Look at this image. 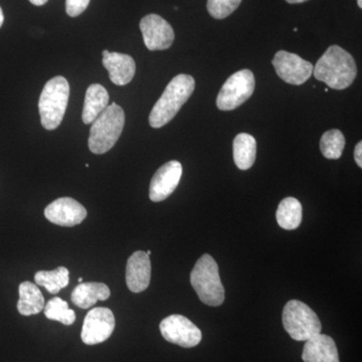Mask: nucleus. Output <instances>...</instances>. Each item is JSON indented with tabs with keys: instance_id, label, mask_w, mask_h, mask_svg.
<instances>
[{
	"instance_id": "14",
	"label": "nucleus",
	"mask_w": 362,
	"mask_h": 362,
	"mask_svg": "<svg viewBox=\"0 0 362 362\" xmlns=\"http://www.w3.org/2000/svg\"><path fill=\"white\" fill-rule=\"evenodd\" d=\"M151 263L146 252L137 251L128 259L126 267V283L133 293H141L149 287Z\"/></svg>"
},
{
	"instance_id": "27",
	"label": "nucleus",
	"mask_w": 362,
	"mask_h": 362,
	"mask_svg": "<svg viewBox=\"0 0 362 362\" xmlns=\"http://www.w3.org/2000/svg\"><path fill=\"white\" fill-rule=\"evenodd\" d=\"M354 159H356V162L357 165L359 168H362V143L358 142L356 144V149H354Z\"/></svg>"
},
{
	"instance_id": "10",
	"label": "nucleus",
	"mask_w": 362,
	"mask_h": 362,
	"mask_svg": "<svg viewBox=\"0 0 362 362\" xmlns=\"http://www.w3.org/2000/svg\"><path fill=\"white\" fill-rule=\"evenodd\" d=\"M276 73L288 84L300 86L306 83L313 74L314 66L298 54L278 52L272 61Z\"/></svg>"
},
{
	"instance_id": "4",
	"label": "nucleus",
	"mask_w": 362,
	"mask_h": 362,
	"mask_svg": "<svg viewBox=\"0 0 362 362\" xmlns=\"http://www.w3.org/2000/svg\"><path fill=\"white\" fill-rule=\"evenodd\" d=\"M190 284L202 303L218 307L225 301L218 265L211 255H204L190 274Z\"/></svg>"
},
{
	"instance_id": "6",
	"label": "nucleus",
	"mask_w": 362,
	"mask_h": 362,
	"mask_svg": "<svg viewBox=\"0 0 362 362\" xmlns=\"http://www.w3.org/2000/svg\"><path fill=\"white\" fill-rule=\"evenodd\" d=\"M282 320L286 332L296 341H307L322 330L315 312L299 300H291L285 305Z\"/></svg>"
},
{
	"instance_id": "33",
	"label": "nucleus",
	"mask_w": 362,
	"mask_h": 362,
	"mask_svg": "<svg viewBox=\"0 0 362 362\" xmlns=\"http://www.w3.org/2000/svg\"><path fill=\"white\" fill-rule=\"evenodd\" d=\"M146 254L150 257V255H151V251H147Z\"/></svg>"
},
{
	"instance_id": "8",
	"label": "nucleus",
	"mask_w": 362,
	"mask_h": 362,
	"mask_svg": "<svg viewBox=\"0 0 362 362\" xmlns=\"http://www.w3.org/2000/svg\"><path fill=\"white\" fill-rule=\"evenodd\" d=\"M160 332L166 341L192 349L202 341V331L189 319L182 315H170L161 321Z\"/></svg>"
},
{
	"instance_id": "24",
	"label": "nucleus",
	"mask_w": 362,
	"mask_h": 362,
	"mask_svg": "<svg viewBox=\"0 0 362 362\" xmlns=\"http://www.w3.org/2000/svg\"><path fill=\"white\" fill-rule=\"evenodd\" d=\"M345 146L344 135L341 131L332 129L324 133L320 140V150L327 159H338L342 156Z\"/></svg>"
},
{
	"instance_id": "31",
	"label": "nucleus",
	"mask_w": 362,
	"mask_h": 362,
	"mask_svg": "<svg viewBox=\"0 0 362 362\" xmlns=\"http://www.w3.org/2000/svg\"><path fill=\"white\" fill-rule=\"evenodd\" d=\"M357 4H358L359 8H362V0H357Z\"/></svg>"
},
{
	"instance_id": "20",
	"label": "nucleus",
	"mask_w": 362,
	"mask_h": 362,
	"mask_svg": "<svg viewBox=\"0 0 362 362\" xmlns=\"http://www.w3.org/2000/svg\"><path fill=\"white\" fill-rule=\"evenodd\" d=\"M233 160L240 170H247L256 160L257 142L252 135L240 133L233 140Z\"/></svg>"
},
{
	"instance_id": "7",
	"label": "nucleus",
	"mask_w": 362,
	"mask_h": 362,
	"mask_svg": "<svg viewBox=\"0 0 362 362\" xmlns=\"http://www.w3.org/2000/svg\"><path fill=\"white\" fill-rule=\"evenodd\" d=\"M254 90V74L250 70L237 71L221 87L216 98V106L221 111L235 110L251 98Z\"/></svg>"
},
{
	"instance_id": "2",
	"label": "nucleus",
	"mask_w": 362,
	"mask_h": 362,
	"mask_svg": "<svg viewBox=\"0 0 362 362\" xmlns=\"http://www.w3.org/2000/svg\"><path fill=\"white\" fill-rule=\"evenodd\" d=\"M194 88L195 81L192 76L180 74L173 78L150 113V126L158 129L170 122L192 96Z\"/></svg>"
},
{
	"instance_id": "25",
	"label": "nucleus",
	"mask_w": 362,
	"mask_h": 362,
	"mask_svg": "<svg viewBox=\"0 0 362 362\" xmlns=\"http://www.w3.org/2000/svg\"><path fill=\"white\" fill-rule=\"evenodd\" d=\"M242 0H207L206 8L216 20H223L240 6Z\"/></svg>"
},
{
	"instance_id": "16",
	"label": "nucleus",
	"mask_w": 362,
	"mask_h": 362,
	"mask_svg": "<svg viewBox=\"0 0 362 362\" xmlns=\"http://www.w3.org/2000/svg\"><path fill=\"white\" fill-rule=\"evenodd\" d=\"M302 359L304 362H340L334 340L321 333L305 343Z\"/></svg>"
},
{
	"instance_id": "32",
	"label": "nucleus",
	"mask_w": 362,
	"mask_h": 362,
	"mask_svg": "<svg viewBox=\"0 0 362 362\" xmlns=\"http://www.w3.org/2000/svg\"><path fill=\"white\" fill-rule=\"evenodd\" d=\"M78 282L82 283L83 282V278H78Z\"/></svg>"
},
{
	"instance_id": "26",
	"label": "nucleus",
	"mask_w": 362,
	"mask_h": 362,
	"mask_svg": "<svg viewBox=\"0 0 362 362\" xmlns=\"http://www.w3.org/2000/svg\"><path fill=\"white\" fill-rule=\"evenodd\" d=\"M90 0H66V11L71 18H77L84 13Z\"/></svg>"
},
{
	"instance_id": "11",
	"label": "nucleus",
	"mask_w": 362,
	"mask_h": 362,
	"mask_svg": "<svg viewBox=\"0 0 362 362\" xmlns=\"http://www.w3.org/2000/svg\"><path fill=\"white\" fill-rule=\"evenodd\" d=\"M143 40L149 51H164L175 42L173 26L158 14H148L140 21Z\"/></svg>"
},
{
	"instance_id": "23",
	"label": "nucleus",
	"mask_w": 362,
	"mask_h": 362,
	"mask_svg": "<svg viewBox=\"0 0 362 362\" xmlns=\"http://www.w3.org/2000/svg\"><path fill=\"white\" fill-rule=\"evenodd\" d=\"M44 310L47 319L59 321L64 325H71L76 321L75 311L71 310L68 303L61 298H52L45 305Z\"/></svg>"
},
{
	"instance_id": "15",
	"label": "nucleus",
	"mask_w": 362,
	"mask_h": 362,
	"mask_svg": "<svg viewBox=\"0 0 362 362\" xmlns=\"http://www.w3.org/2000/svg\"><path fill=\"white\" fill-rule=\"evenodd\" d=\"M103 66L109 73L112 83L117 86L129 84L135 76L136 64L130 56L120 52H110L105 49L102 52Z\"/></svg>"
},
{
	"instance_id": "1",
	"label": "nucleus",
	"mask_w": 362,
	"mask_h": 362,
	"mask_svg": "<svg viewBox=\"0 0 362 362\" xmlns=\"http://www.w3.org/2000/svg\"><path fill=\"white\" fill-rule=\"evenodd\" d=\"M317 80L334 90H344L356 80L357 66L354 57L338 45H331L314 66Z\"/></svg>"
},
{
	"instance_id": "22",
	"label": "nucleus",
	"mask_w": 362,
	"mask_h": 362,
	"mask_svg": "<svg viewBox=\"0 0 362 362\" xmlns=\"http://www.w3.org/2000/svg\"><path fill=\"white\" fill-rule=\"evenodd\" d=\"M68 269L59 267L54 271H40L35 275L37 285L42 286L51 294H58L62 289L66 288L70 282Z\"/></svg>"
},
{
	"instance_id": "12",
	"label": "nucleus",
	"mask_w": 362,
	"mask_h": 362,
	"mask_svg": "<svg viewBox=\"0 0 362 362\" xmlns=\"http://www.w3.org/2000/svg\"><path fill=\"white\" fill-rule=\"evenodd\" d=\"M182 165L180 162L171 160L162 165L150 182V199L154 202L165 201L180 185Z\"/></svg>"
},
{
	"instance_id": "3",
	"label": "nucleus",
	"mask_w": 362,
	"mask_h": 362,
	"mask_svg": "<svg viewBox=\"0 0 362 362\" xmlns=\"http://www.w3.org/2000/svg\"><path fill=\"white\" fill-rule=\"evenodd\" d=\"M125 113L119 105H109L92 123L89 149L94 154H104L113 148L123 132Z\"/></svg>"
},
{
	"instance_id": "30",
	"label": "nucleus",
	"mask_w": 362,
	"mask_h": 362,
	"mask_svg": "<svg viewBox=\"0 0 362 362\" xmlns=\"http://www.w3.org/2000/svg\"><path fill=\"white\" fill-rule=\"evenodd\" d=\"M4 11H2L1 7H0V28H1L2 25H4Z\"/></svg>"
},
{
	"instance_id": "5",
	"label": "nucleus",
	"mask_w": 362,
	"mask_h": 362,
	"mask_svg": "<svg viewBox=\"0 0 362 362\" xmlns=\"http://www.w3.org/2000/svg\"><path fill=\"white\" fill-rule=\"evenodd\" d=\"M70 85L62 76L51 78L40 94L39 110L40 122L47 130H54L61 125L68 107Z\"/></svg>"
},
{
	"instance_id": "29",
	"label": "nucleus",
	"mask_w": 362,
	"mask_h": 362,
	"mask_svg": "<svg viewBox=\"0 0 362 362\" xmlns=\"http://www.w3.org/2000/svg\"><path fill=\"white\" fill-rule=\"evenodd\" d=\"M288 4H303V2L308 1V0H286Z\"/></svg>"
},
{
	"instance_id": "13",
	"label": "nucleus",
	"mask_w": 362,
	"mask_h": 362,
	"mask_svg": "<svg viewBox=\"0 0 362 362\" xmlns=\"http://www.w3.org/2000/svg\"><path fill=\"white\" fill-rule=\"evenodd\" d=\"M45 216L54 225L75 226L87 218V211L76 199L62 197L45 207Z\"/></svg>"
},
{
	"instance_id": "9",
	"label": "nucleus",
	"mask_w": 362,
	"mask_h": 362,
	"mask_svg": "<svg viewBox=\"0 0 362 362\" xmlns=\"http://www.w3.org/2000/svg\"><path fill=\"white\" fill-rule=\"evenodd\" d=\"M115 326V316L110 309L104 307L92 309L85 317L81 338L85 344H99L110 338Z\"/></svg>"
},
{
	"instance_id": "21",
	"label": "nucleus",
	"mask_w": 362,
	"mask_h": 362,
	"mask_svg": "<svg viewBox=\"0 0 362 362\" xmlns=\"http://www.w3.org/2000/svg\"><path fill=\"white\" fill-rule=\"evenodd\" d=\"M302 204L294 197H286L279 204L276 218L278 225L287 230H296L302 223Z\"/></svg>"
},
{
	"instance_id": "18",
	"label": "nucleus",
	"mask_w": 362,
	"mask_h": 362,
	"mask_svg": "<svg viewBox=\"0 0 362 362\" xmlns=\"http://www.w3.org/2000/svg\"><path fill=\"white\" fill-rule=\"evenodd\" d=\"M109 94L103 86L93 84L86 92L82 119L85 124H92L109 106Z\"/></svg>"
},
{
	"instance_id": "17",
	"label": "nucleus",
	"mask_w": 362,
	"mask_h": 362,
	"mask_svg": "<svg viewBox=\"0 0 362 362\" xmlns=\"http://www.w3.org/2000/svg\"><path fill=\"white\" fill-rule=\"evenodd\" d=\"M108 286L103 283H80L71 292V302L78 308L88 309L98 301H105L110 297Z\"/></svg>"
},
{
	"instance_id": "28",
	"label": "nucleus",
	"mask_w": 362,
	"mask_h": 362,
	"mask_svg": "<svg viewBox=\"0 0 362 362\" xmlns=\"http://www.w3.org/2000/svg\"><path fill=\"white\" fill-rule=\"evenodd\" d=\"M30 2L33 4V6H45L49 0H30Z\"/></svg>"
},
{
	"instance_id": "19",
	"label": "nucleus",
	"mask_w": 362,
	"mask_h": 362,
	"mask_svg": "<svg viewBox=\"0 0 362 362\" xmlns=\"http://www.w3.org/2000/svg\"><path fill=\"white\" fill-rule=\"evenodd\" d=\"M45 308V298L37 285L32 282L21 283L18 310L23 316L37 315Z\"/></svg>"
}]
</instances>
